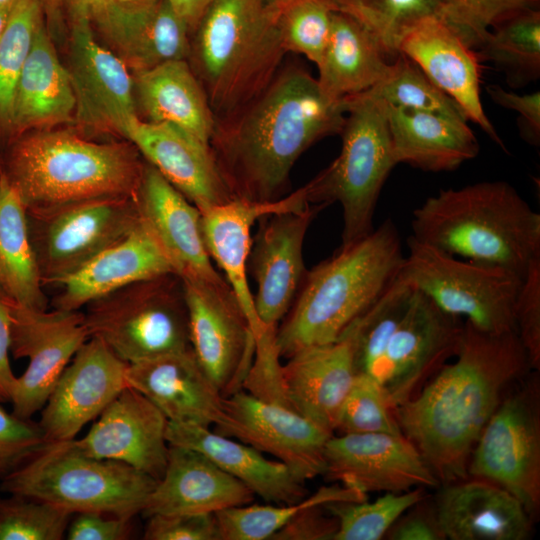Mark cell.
Wrapping results in <instances>:
<instances>
[{
    "instance_id": "1",
    "label": "cell",
    "mask_w": 540,
    "mask_h": 540,
    "mask_svg": "<svg viewBox=\"0 0 540 540\" xmlns=\"http://www.w3.org/2000/svg\"><path fill=\"white\" fill-rule=\"evenodd\" d=\"M456 360L396 406L395 417L440 484L466 479L471 452L511 386L531 370L517 332L491 334L464 321Z\"/></svg>"
},
{
    "instance_id": "2",
    "label": "cell",
    "mask_w": 540,
    "mask_h": 540,
    "mask_svg": "<svg viewBox=\"0 0 540 540\" xmlns=\"http://www.w3.org/2000/svg\"><path fill=\"white\" fill-rule=\"evenodd\" d=\"M345 98L332 100L306 69L288 65L252 100L216 119L210 148L232 195L252 201L280 199L300 155L339 134Z\"/></svg>"
},
{
    "instance_id": "3",
    "label": "cell",
    "mask_w": 540,
    "mask_h": 540,
    "mask_svg": "<svg viewBox=\"0 0 540 540\" xmlns=\"http://www.w3.org/2000/svg\"><path fill=\"white\" fill-rule=\"evenodd\" d=\"M405 256L391 219L331 258L307 270L301 288L277 327L280 357L340 339L398 276Z\"/></svg>"
},
{
    "instance_id": "4",
    "label": "cell",
    "mask_w": 540,
    "mask_h": 540,
    "mask_svg": "<svg viewBox=\"0 0 540 540\" xmlns=\"http://www.w3.org/2000/svg\"><path fill=\"white\" fill-rule=\"evenodd\" d=\"M411 227L421 243L522 279L540 258V215L503 180L439 190L413 211Z\"/></svg>"
},
{
    "instance_id": "5",
    "label": "cell",
    "mask_w": 540,
    "mask_h": 540,
    "mask_svg": "<svg viewBox=\"0 0 540 540\" xmlns=\"http://www.w3.org/2000/svg\"><path fill=\"white\" fill-rule=\"evenodd\" d=\"M0 163L26 209L136 197L145 164L129 141L98 143L53 129L18 136Z\"/></svg>"
},
{
    "instance_id": "6",
    "label": "cell",
    "mask_w": 540,
    "mask_h": 540,
    "mask_svg": "<svg viewBox=\"0 0 540 540\" xmlns=\"http://www.w3.org/2000/svg\"><path fill=\"white\" fill-rule=\"evenodd\" d=\"M191 35L187 61L215 119L257 96L275 77L286 54L277 11L265 0H214Z\"/></svg>"
},
{
    "instance_id": "7",
    "label": "cell",
    "mask_w": 540,
    "mask_h": 540,
    "mask_svg": "<svg viewBox=\"0 0 540 540\" xmlns=\"http://www.w3.org/2000/svg\"><path fill=\"white\" fill-rule=\"evenodd\" d=\"M157 480L114 460L77 449L72 440L46 443L3 478L0 491L47 502L71 514L99 512L133 519Z\"/></svg>"
},
{
    "instance_id": "8",
    "label": "cell",
    "mask_w": 540,
    "mask_h": 540,
    "mask_svg": "<svg viewBox=\"0 0 540 540\" xmlns=\"http://www.w3.org/2000/svg\"><path fill=\"white\" fill-rule=\"evenodd\" d=\"M345 107L339 155L305 185L310 204H340V247L359 241L375 229L373 216L380 192L397 165L385 103L367 90L345 97Z\"/></svg>"
},
{
    "instance_id": "9",
    "label": "cell",
    "mask_w": 540,
    "mask_h": 540,
    "mask_svg": "<svg viewBox=\"0 0 540 540\" xmlns=\"http://www.w3.org/2000/svg\"><path fill=\"white\" fill-rule=\"evenodd\" d=\"M84 307L89 337L129 364L191 349L184 285L175 273L128 284Z\"/></svg>"
},
{
    "instance_id": "10",
    "label": "cell",
    "mask_w": 540,
    "mask_h": 540,
    "mask_svg": "<svg viewBox=\"0 0 540 540\" xmlns=\"http://www.w3.org/2000/svg\"><path fill=\"white\" fill-rule=\"evenodd\" d=\"M400 273L445 313L476 329L516 332L515 303L523 279L493 264L463 261L410 236Z\"/></svg>"
},
{
    "instance_id": "11",
    "label": "cell",
    "mask_w": 540,
    "mask_h": 540,
    "mask_svg": "<svg viewBox=\"0 0 540 540\" xmlns=\"http://www.w3.org/2000/svg\"><path fill=\"white\" fill-rule=\"evenodd\" d=\"M26 211L44 286L75 272L140 222L134 196L102 197Z\"/></svg>"
},
{
    "instance_id": "12",
    "label": "cell",
    "mask_w": 540,
    "mask_h": 540,
    "mask_svg": "<svg viewBox=\"0 0 540 540\" xmlns=\"http://www.w3.org/2000/svg\"><path fill=\"white\" fill-rule=\"evenodd\" d=\"M526 375L505 394L482 430L467 475L505 489L534 517L540 506L539 383L536 375Z\"/></svg>"
},
{
    "instance_id": "13",
    "label": "cell",
    "mask_w": 540,
    "mask_h": 540,
    "mask_svg": "<svg viewBox=\"0 0 540 540\" xmlns=\"http://www.w3.org/2000/svg\"><path fill=\"white\" fill-rule=\"evenodd\" d=\"M10 313V352L29 361L16 379L10 402L16 416L31 419L89 333L80 310H38L10 300Z\"/></svg>"
},
{
    "instance_id": "14",
    "label": "cell",
    "mask_w": 540,
    "mask_h": 540,
    "mask_svg": "<svg viewBox=\"0 0 540 540\" xmlns=\"http://www.w3.org/2000/svg\"><path fill=\"white\" fill-rule=\"evenodd\" d=\"M191 349L224 398L242 388L255 340L230 286L182 279Z\"/></svg>"
},
{
    "instance_id": "15",
    "label": "cell",
    "mask_w": 540,
    "mask_h": 540,
    "mask_svg": "<svg viewBox=\"0 0 540 540\" xmlns=\"http://www.w3.org/2000/svg\"><path fill=\"white\" fill-rule=\"evenodd\" d=\"M463 324L415 288L372 376L393 409L455 355Z\"/></svg>"
},
{
    "instance_id": "16",
    "label": "cell",
    "mask_w": 540,
    "mask_h": 540,
    "mask_svg": "<svg viewBox=\"0 0 540 540\" xmlns=\"http://www.w3.org/2000/svg\"><path fill=\"white\" fill-rule=\"evenodd\" d=\"M224 408L225 420L216 432L270 454L304 482L324 474L330 432L293 409L242 388L224 398Z\"/></svg>"
},
{
    "instance_id": "17",
    "label": "cell",
    "mask_w": 540,
    "mask_h": 540,
    "mask_svg": "<svg viewBox=\"0 0 540 540\" xmlns=\"http://www.w3.org/2000/svg\"><path fill=\"white\" fill-rule=\"evenodd\" d=\"M324 207L308 204L300 209L272 212L257 221L247 273L256 282L255 309L267 330H277L301 288L307 273L303 259L305 235Z\"/></svg>"
},
{
    "instance_id": "18",
    "label": "cell",
    "mask_w": 540,
    "mask_h": 540,
    "mask_svg": "<svg viewBox=\"0 0 540 540\" xmlns=\"http://www.w3.org/2000/svg\"><path fill=\"white\" fill-rule=\"evenodd\" d=\"M329 480L367 495L438 487L421 453L403 434H332L324 448Z\"/></svg>"
},
{
    "instance_id": "19",
    "label": "cell",
    "mask_w": 540,
    "mask_h": 540,
    "mask_svg": "<svg viewBox=\"0 0 540 540\" xmlns=\"http://www.w3.org/2000/svg\"><path fill=\"white\" fill-rule=\"evenodd\" d=\"M68 72L75 119L84 127L123 137L136 117L133 76L123 61L101 45L86 19H71Z\"/></svg>"
},
{
    "instance_id": "20",
    "label": "cell",
    "mask_w": 540,
    "mask_h": 540,
    "mask_svg": "<svg viewBox=\"0 0 540 540\" xmlns=\"http://www.w3.org/2000/svg\"><path fill=\"white\" fill-rule=\"evenodd\" d=\"M129 363L102 340L89 337L60 375L41 409L46 443L72 440L128 386Z\"/></svg>"
},
{
    "instance_id": "21",
    "label": "cell",
    "mask_w": 540,
    "mask_h": 540,
    "mask_svg": "<svg viewBox=\"0 0 540 540\" xmlns=\"http://www.w3.org/2000/svg\"><path fill=\"white\" fill-rule=\"evenodd\" d=\"M167 425L166 416L149 399L126 387L73 443L88 456L125 463L158 481L168 459Z\"/></svg>"
},
{
    "instance_id": "22",
    "label": "cell",
    "mask_w": 540,
    "mask_h": 540,
    "mask_svg": "<svg viewBox=\"0 0 540 540\" xmlns=\"http://www.w3.org/2000/svg\"><path fill=\"white\" fill-rule=\"evenodd\" d=\"M398 52L462 109L505 152L507 149L484 112L480 98V66L477 54L461 32L444 16L420 21L401 40Z\"/></svg>"
},
{
    "instance_id": "23",
    "label": "cell",
    "mask_w": 540,
    "mask_h": 540,
    "mask_svg": "<svg viewBox=\"0 0 540 540\" xmlns=\"http://www.w3.org/2000/svg\"><path fill=\"white\" fill-rule=\"evenodd\" d=\"M142 222L182 279L228 284L216 270L201 227V212L148 162L136 193Z\"/></svg>"
},
{
    "instance_id": "24",
    "label": "cell",
    "mask_w": 540,
    "mask_h": 540,
    "mask_svg": "<svg viewBox=\"0 0 540 540\" xmlns=\"http://www.w3.org/2000/svg\"><path fill=\"white\" fill-rule=\"evenodd\" d=\"M310 204L305 186L285 198L274 201H252L233 198L201 212V227L208 253L222 270L253 334L255 342L269 332L262 325L254 304L247 276V258L251 246V230L266 214L300 209Z\"/></svg>"
},
{
    "instance_id": "25",
    "label": "cell",
    "mask_w": 540,
    "mask_h": 540,
    "mask_svg": "<svg viewBox=\"0 0 540 540\" xmlns=\"http://www.w3.org/2000/svg\"><path fill=\"white\" fill-rule=\"evenodd\" d=\"M123 137L200 211L235 198L211 148L180 127L136 117L126 127Z\"/></svg>"
},
{
    "instance_id": "26",
    "label": "cell",
    "mask_w": 540,
    "mask_h": 540,
    "mask_svg": "<svg viewBox=\"0 0 540 540\" xmlns=\"http://www.w3.org/2000/svg\"><path fill=\"white\" fill-rule=\"evenodd\" d=\"M126 379L168 421L209 427L225 420L224 396L192 349L131 363Z\"/></svg>"
},
{
    "instance_id": "27",
    "label": "cell",
    "mask_w": 540,
    "mask_h": 540,
    "mask_svg": "<svg viewBox=\"0 0 540 540\" xmlns=\"http://www.w3.org/2000/svg\"><path fill=\"white\" fill-rule=\"evenodd\" d=\"M433 500L439 527L450 540H525L532 517L511 493L467 477L440 484Z\"/></svg>"
},
{
    "instance_id": "28",
    "label": "cell",
    "mask_w": 540,
    "mask_h": 540,
    "mask_svg": "<svg viewBox=\"0 0 540 540\" xmlns=\"http://www.w3.org/2000/svg\"><path fill=\"white\" fill-rule=\"evenodd\" d=\"M167 273L175 272L140 218L139 224L125 237L52 285L59 288L52 305L54 309L80 310L118 288Z\"/></svg>"
},
{
    "instance_id": "29",
    "label": "cell",
    "mask_w": 540,
    "mask_h": 540,
    "mask_svg": "<svg viewBox=\"0 0 540 540\" xmlns=\"http://www.w3.org/2000/svg\"><path fill=\"white\" fill-rule=\"evenodd\" d=\"M282 364L288 405L334 434L342 404L357 374L349 340L303 348Z\"/></svg>"
},
{
    "instance_id": "30",
    "label": "cell",
    "mask_w": 540,
    "mask_h": 540,
    "mask_svg": "<svg viewBox=\"0 0 540 540\" xmlns=\"http://www.w3.org/2000/svg\"><path fill=\"white\" fill-rule=\"evenodd\" d=\"M254 493L202 453L169 445L167 465L142 510L156 514H215L253 503Z\"/></svg>"
},
{
    "instance_id": "31",
    "label": "cell",
    "mask_w": 540,
    "mask_h": 540,
    "mask_svg": "<svg viewBox=\"0 0 540 540\" xmlns=\"http://www.w3.org/2000/svg\"><path fill=\"white\" fill-rule=\"evenodd\" d=\"M92 26L131 72L187 60L190 52L189 28L167 0L140 7H124L114 0Z\"/></svg>"
},
{
    "instance_id": "32",
    "label": "cell",
    "mask_w": 540,
    "mask_h": 540,
    "mask_svg": "<svg viewBox=\"0 0 540 540\" xmlns=\"http://www.w3.org/2000/svg\"><path fill=\"white\" fill-rule=\"evenodd\" d=\"M166 438L169 445L202 453L267 503L291 504L306 497L304 481L285 464L209 427L168 421Z\"/></svg>"
},
{
    "instance_id": "33",
    "label": "cell",
    "mask_w": 540,
    "mask_h": 540,
    "mask_svg": "<svg viewBox=\"0 0 540 540\" xmlns=\"http://www.w3.org/2000/svg\"><path fill=\"white\" fill-rule=\"evenodd\" d=\"M75 96L68 69L61 63L45 22L18 76L8 133L15 138L72 121Z\"/></svg>"
},
{
    "instance_id": "34",
    "label": "cell",
    "mask_w": 540,
    "mask_h": 540,
    "mask_svg": "<svg viewBox=\"0 0 540 540\" xmlns=\"http://www.w3.org/2000/svg\"><path fill=\"white\" fill-rule=\"evenodd\" d=\"M131 73L141 120L176 125L210 147L216 119L187 60H172Z\"/></svg>"
},
{
    "instance_id": "35",
    "label": "cell",
    "mask_w": 540,
    "mask_h": 540,
    "mask_svg": "<svg viewBox=\"0 0 540 540\" xmlns=\"http://www.w3.org/2000/svg\"><path fill=\"white\" fill-rule=\"evenodd\" d=\"M385 105L397 164L428 172L452 171L478 155L480 147L467 121Z\"/></svg>"
},
{
    "instance_id": "36",
    "label": "cell",
    "mask_w": 540,
    "mask_h": 540,
    "mask_svg": "<svg viewBox=\"0 0 540 540\" xmlns=\"http://www.w3.org/2000/svg\"><path fill=\"white\" fill-rule=\"evenodd\" d=\"M375 37L354 16L335 8L327 45L317 65L322 92L332 100L373 88L389 73L391 63Z\"/></svg>"
},
{
    "instance_id": "37",
    "label": "cell",
    "mask_w": 540,
    "mask_h": 540,
    "mask_svg": "<svg viewBox=\"0 0 540 540\" xmlns=\"http://www.w3.org/2000/svg\"><path fill=\"white\" fill-rule=\"evenodd\" d=\"M43 287L26 207L0 163V291L17 304L46 310Z\"/></svg>"
},
{
    "instance_id": "38",
    "label": "cell",
    "mask_w": 540,
    "mask_h": 540,
    "mask_svg": "<svg viewBox=\"0 0 540 540\" xmlns=\"http://www.w3.org/2000/svg\"><path fill=\"white\" fill-rule=\"evenodd\" d=\"M482 56L506 75L512 87H522L540 75V12L528 8L496 23L480 44Z\"/></svg>"
},
{
    "instance_id": "39",
    "label": "cell",
    "mask_w": 540,
    "mask_h": 540,
    "mask_svg": "<svg viewBox=\"0 0 540 540\" xmlns=\"http://www.w3.org/2000/svg\"><path fill=\"white\" fill-rule=\"evenodd\" d=\"M366 494L340 483L324 486L291 504H247L215 513L219 540H266L306 507L339 501H364Z\"/></svg>"
},
{
    "instance_id": "40",
    "label": "cell",
    "mask_w": 540,
    "mask_h": 540,
    "mask_svg": "<svg viewBox=\"0 0 540 540\" xmlns=\"http://www.w3.org/2000/svg\"><path fill=\"white\" fill-rule=\"evenodd\" d=\"M414 290L399 272L386 292L343 333L341 337L352 346L357 373L373 376Z\"/></svg>"
},
{
    "instance_id": "41",
    "label": "cell",
    "mask_w": 540,
    "mask_h": 540,
    "mask_svg": "<svg viewBox=\"0 0 540 540\" xmlns=\"http://www.w3.org/2000/svg\"><path fill=\"white\" fill-rule=\"evenodd\" d=\"M375 37L388 58L397 57L402 38L420 21L445 16L441 0H333Z\"/></svg>"
},
{
    "instance_id": "42",
    "label": "cell",
    "mask_w": 540,
    "mask_h": 540,
    "mask_svg": "<svg viewBox=\"0 0 540 540\" xmlns=\"http://www.w3.org/2000/svg\"><path fill=\"white\" fill-rule=\"evenodd\" d=\"M369 91L393 107L431 112L468 121L459 105L402 53H399L391 63L387 76Z\"/></svg>"
},
{
    "instance_id": "43",
    "label": "cell",
    "mask_w": 540,
    "mask_h": 540,
    "mask_svg": "<svg viewBox=\"0 0 540 540\" xmlns=\"http://www.w3.org/2000/svg\"><path fill=\"white\" fill-rule=\"evenodd\" d=\"M426 497L424 487L385 492L373 502L339 501L326 505L338 521L333 540H379L409 508Z\"/></svg>"
},
{
    "instance_id": "44",
    "label": "cell",
    "mask_w": 540,
    "mask_h": 540,
    "mask_svg": "<svg viewBox=\"0 0 540 540\" xmlns=\"http://www.w3.org/2000/svg\"><path fill=\"white\" fill-rule=\"evenodd\" d=\"M45 22L40 0H15L0 36V124L8 131L18 76L27 60L37 30Z\"/></svg>"
},
{
    "instance_id": "45",
    "label": "cell",
    "mask_w": 540,
    "mask_h": 540,
    "mask_svg": "<svg viewBox=\"0 0 540 540\" xmlns=\"http://www.w3.org/2000/svg\"><path fill=\"white\" fill-rule=\"evenodd\" d=\"M333 0H294L277 11V25L285 52L303 54L316 66L327 45Z\"/></svg>"
},
{
    "instance_id": "46",
    "label": "cell",
    "mask_w": 540,
    "mask_h": 540,
    "mask_svg": "<svg viewBox=\"0 0 540 540\" xmlns=\"http://www.w3.org/2000/svg\"><path fill=\"white\" fill-rule=\"evenodd\" d=\"M72 514L31 497L0 496V540H60Z\"/></svg>"
},
{
    "instance_id": "47",
    "label": "cell",
    "mask_w": 540,
    "mask_h": 540,
    "mask_svg": "<svg viewBox=\"0 0 540 540\" xmlns=\"http://www.w3.org/2000/svg\"><path fill=\"white\" fill-rule=\"evenodd\" d=\"M335 431L339 434H403L381 386L364 373L356 374L340 409Z\"/></svg>"
},
{
    "instance_id": "48",
    "label": "cell",
    "mask_w": 540,
    "mask_h": 540,
    "mask_svg": "<svg viewBox=\"0 0 540 540\" xmlns=\"http://www.w3.org/2000/svg\"><path fill=\"white\" fill-rule=\"evenodd\" d=\"M447 20L473 48L486 33L505 17L528 8H537L539 0H441Z\"/></svg>"
},
{
    "instance_id": "49",
    "label": "cell",
    "mask_w": 540,
    "mask_h": 540,
    "mask_svg": "<svg viewBox=\"0 0 540 540\" xmlns=\"http://www.w3.org/2000/svg\"><path fill=\"white\" fill-rule=\"evenodd\" d=\"M46 444L38 422L7 412L0 405V480Z\"/></svg>"
},
{
    "instance_id": "50",
    "label": "cell",
    "mask_w": 540,
    "mask_h": 540,
    "mask_svg": "<svg viewBox=\"0 0 540 540\" xmlns=\"http://www.w3.org/2000/svg\"><path fill=\"white\" fill-rule=\"evenodd\" d=\"M517 335L525 349L531 369L540 368V258L524 277L515 303Z\"/></svg>"
},
{
    "instance_id": "51",
    "label": "cell",
    "mask_w": 540,
    "mask_h": 540,
    "mask_svg": "<svg viewBox=\"0 0 540 540\" xmlns=\"http://www.w3.org/2000/svg\"><path fill=\"white\" fill-rule=\"evenodd\" d=\"M147 519L145 540H219L215 514H156Z\"/></svg>"
},
{
    "instance_id": "52",
    "label": "cell",
    "mask_w": 540,
    "mask_h": 540,
    "mask_svg": "<svg viewBox=\"0 0 540 540\" xmlns=\"http://www.w3.org/2000/svg\"><path fill=\"white\" fill-rule=\"evenodd\" d=\"M327 504H312L280 528L271 540H333L338 529L336 517Z\"/></svg>"
},
{
    "instance_id": "53",
    "label": "cell",
    "mask_w": 540,
    "mask_h": 540,
    "mask_svg": "<svg viewBox=\"0 0 540 540\" xmlns=\"http://www.w3.org/2000/svg\"><path fill=\"white\" fill-rule=\"evenodd\" d=\"M486 91L496 104L514 110L520 115L522 138L533 146L540 143V93L518 94L504 90L497 84L486 86Z\"/></svg>"
},
{
    "instance_id": "54",
    "label": "cell",
    "mask_w": 540,
    "mask_h": 540,
    "mask_svg": "<svg viewBox=\"0 0 540 540\" xmlns=\"http://www.w3.org/2000/svg\"><path fill=\"white\" fill-rule=\"evenodd\" d=\"M132 519L99 512H81L70 521L69 540H125L131 535Z\"/></svg>"
},
{
    "instance_id": "55",
    "label": "cell",
    "mask_w": 540,
    "mask_h": 540,
    "mask_svg": "<svg viewBox=\"0 0 540 540\" xmlns=\"http://www.w3.org/2000/svg\"><path fill=\"white\" fill-rule=\"evenodd\" d=\"M411 511L401 515L385 536L391 540H444L439 527L433 501L427 496L413 505Z\"/></svg>"
},
{
    "instance_id": "56",
    "label": "cell",
    "mask_w": 540,
    "mask_h": 540,
    "mask_svg": "<svg viewBox=\"0 0 540 540\" xmlns=\"http://www.w3.org/2000/svg\"><path fill=\"white\" fill-rule=\"evenodd\" d=\"M10 299L0 291V404L11 401L17 376L10 361Z\"/></svg>"
},
{
    "instance_id": "57",
    "label": "cell",
    "mask_w": 540,
    "mask_h": 540,
    "mask_svg": "<svg viewBox=\"0 0 540 540\" xmlns=\"http://www.w3.org/2000/svg\"><path fill=\"white\" fill-rule=\"evenodd\" d=\"M114 0H65L71 19H86L91 25L100 20L112 6Z\"/></svg>"
},
{
    "instance_id": "58",
    "label": "cell",
    "mask_w": 540,
    "mask_h": 540,
    "mask_svg": "<svg viewBox=\"0 0 540 540\" xmlns=\"http://www.w3.org/2000/svg\"><path fill=\"white\" fill-rule=\"evenodd\" d=\"M186 23L192 34L201 17L214 0H167Z\"/></svg>"
},
{
    "instance_id": "59",
    "label": "cell",
    "mask_w": 540,
    "mask_h": 540,
    "mask_svg": "<svg viewBox=\"0 0 540 540\" xmlns=\"http://www.w3.org/2000/svg\"><path fill=\"white\" fill-rule=\"evenodd\" d=\"M49 27L58 32L61 29L65 0H40Z\"/></svg>"
},
{
    "instance_id": "60",
    "label": "cell",
    "mask_w": 540,
    "mask_h": 540,
    "mask_svg": "<svg viewBox=\"0 0 540 540\" xmlns=\"http://www.w3.org/2000/svg\"><path fill=\"white\" fill-rule=\"evenodd\" d=\"M15 1V0H14ZM14 1L0 6V36L3 33L5 26L8 22Z\"/></svg>"
},
{
    "instance_id": "61",
    "label": "cell",
    "mask_w": 540,
    "mask_h": 540,
    "mask_svg": "<svg viewBox=\"0 0 540 540\" xmlns=\"http://www.w3.org/2000/svg\"><path fill=\"white\" fill-rule=\"evenodd\" d=\"M119 5L124 7H140L148 5L155 0H115Z\"/></svg>"
},
{
    "instance_id": "62",
    "label": "cell",
    "mask_w": 540,
    "mask_h": 540,
    "mask_svg": "<svg viewBox=\"0 0 540 540\" xmlns=\"http://www.w3.org/2000/svg\"><path fill=\"white\" fill-rule=\"evenodd\" d=\"M265 1L269 7H271L275 11H278L279 9L284 7L286 4L294 0H265Z\"/></svg>"
},
{
    "instance_id": "63",
    "label": "cell",
    "mask_w": 540,
    "mask_h": 540,
    "mask_svg": "<svg viewBox=\"0 0 540 540\" xmlns=\"http://www.w3.org/2000/svg\"><path fill=\"white\" fill-rule=\"evenodd\" d=\"M14 0H0V6L1 5H5V4H9L11 2H13Z\"/></svg>"
}]
</instances>
